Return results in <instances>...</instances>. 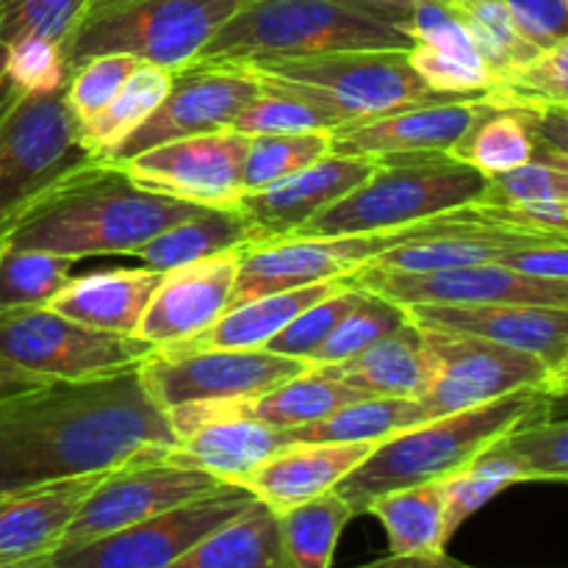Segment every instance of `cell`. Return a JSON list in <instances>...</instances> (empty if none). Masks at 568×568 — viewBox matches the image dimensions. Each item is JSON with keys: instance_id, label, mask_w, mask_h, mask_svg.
I'll return each instance as SVG.
<instances>
[{"instance_id": "60", "label": "cell", "mask_w": 568, "mask_h": 568, "mask_svg": "<svg viewBox=\"0 0 568 568\" xmlns=\"http://www.w3.org/2000/svg\"><path fill=\"white\" fill-rule=\"evenodd\" d=\"M6 53H9V50H6V44L0 42V81L6 78Z\"/></svg>"}, {"instance_id": "7", "label": "cell", "mask_w": 568, "mask_h": 568, "mask_svg": "<svg viewBox=\"0 0 568 568\" xmlns=\"http://www.w3.org/2000/svg\"><path fill=\"white\" fill-rule=\"evenodd\" d=\"M244 0H133L89 17L64 44L67 75L92 55L125 53L175 72L192 64Z\"/></svg>"}, {"instance_id": "24", "label": "cell", "mask_w": 568, "mask_h": 568, "mask_svg": "<svg viewBox=\"0 0 568 568\" xmlns=\"http://www.w3.org/2000/svg\"><path fill=\"white\" fill-rule=\"evenodd\" d=\"M98 480L100 475L75 477L0 494V564L53 558L72 516Z\"/></svg>"}, {"instance_id": "39", "label": "cell", "mask_w": 568, "mask_h": 568, "mask_svg": "<svg viewBox=\"0 0 568 568\" xmlns=\"http://www.w3.org/2000/svg\"><path fill=\"white\" fill-rule=\"evenodd\" d=\"M568 39L541 48L525 64L494 81L483 98L494 109H547L568 105Z\"/></svg>"}, {"instance_id": "40", "label": "cell", "mask_w": 568, "mask_h": 568, "mask_svg": "<svg viewBox=\"0 0 568 568\" xmlns=\"http://www.w3.org/2000/svg\"><path fill=\"white\" fill-rule=\"evenodd\" d=\"M447 3L469 28L477 53L491 75V87L497 78L525 64L530 55L541 50L519 31L514 14L503 0H447Z\"/></svg>"}, {"instance_id": "16", "label": "cell", "mask_w": 568, "mask_h": 568, "mask_svg": "<svg viewBox=\"0 0 568 568\" xmlns=\"http://www.w3.org/2000/svg\"><path fill=\"white\" fill-rule=\"evenodd\" d=\"M247 142L250 136L244 133L222 128V131L155 144L114 164H122V170L150 192L192 205L231 209L242 197Z\"/></svg>"}, {"instance_id": "46", "label": "cell", "mask_w": 568, "mask_h": 568, "mask_svg": "<svg viewBox=\"0 0 568 568\" xmlns=\"http://www.w3.org/2000/svg\"><path fill=\"white\" fill-rule=\"evenodd\" d=\"M358 297L361 288H355L347 277V286L333 292L331 297L320 300V303L308 305V308H305L303 314L294 316L275 338H270L264 349L308 364V361L314 358L316 349L322 347V342L331 336L333 327L338 325V320L358 303Z\"/></svg>"}, {"instance_id": "12", "label": "cell", "mask_w": 568, "mask_h": 568, "mask_svg": "<svg viewBox=\"0 0 568 568\" xmlns=\"http://www.w3.org/2000/svg\"><path fill=\"white\" fill-rule=\"evenodd\" d=\"M305 366V361L270 349L161 347L142 361L139 372L150 397L164 410H172L192 403L258 397Z\"/></svg>"}, {"instance_id": "53", "label": "cell", "mask_w": 568, "mask_h": 568, "mask_svg": "<svg viewBox=\"0 0 568 568\" xmlns=\"http://www.w3.org/2000/svg\"><path fill=\"white\" fill-rule=\"evenodd\" d=\"M519 31L536 48L568 39V0H503Z\"/></svg>"}, {"instance_id": "17", "label": "cell", "mask_w": 568, "mask_h": 568, "mask_svg": "<svg viewBox=\"0 0 568 568\" xmlns=\"http://www.w3.org/2000/svg\"><path fill=\"white\" fill-rule=\"evenodd\" d=\"M355 288L375 292L399 305H549L568 308V283L516 275L497 261L433 272H399L366 264L347 275Z\"/></svg>"}, {"instance_id": "45", "label": "cell", "mask_w": 568, "mask_h": 568, "mask_svg": "<svg viewBox=\"0 0 568 568\" xmlns=\"http://www.w3.org/2000/svg\"><path fill=\"white\" fill-rule=\"evenodd\" d=\"M139 64H144V61L125 53L92 55V59H87L83 64H78L75 70L67 75L64 87L67 109L75 116V122L89 120V116L98 114L103 105H109V100L125 87V81L139 70Z\"/></svg>"}, {"instance_id": "43", "label": "cell", "mask_w": 568, "mask_h": 568, "mask_svg": "<svg viewBox=\"0 0 568 568\" xmlns=\"http://www.w3.org/2000/svg\"><path fill=\"white\" fill-rule=\"evenodd\" d=\"M331 153V133L250 136L242 166V194L264 189Z\"/></svg>"}, {"instance_id": "48", "label": "cell", "mask_w": 568, "mask_h": 568, "mask_svg": "<svg viewBox=\"0 0 568 568\" xmlns=\"http://www.w3.org/2000/svg\"><path fill=\"white\" fill-rule=\"evenodd\" d=\"M541 200H568V166L555 161H527L486 178L480 205H521Z\"/></svg>"}, {"instance_id": "10", "label": "cell", "mask_w": 568, "mask_h": 568, "mask_svg": "<svg viewBox=\"0 0 568 568\" xmlns=\"http://www.w3.org/2000/svg\"><path fill=\"white\" fill-rule=\"evenodd\" d=\"M153 344L94 331L48 305L0 311V358L44 381H83L142 366Z\"/></svg>"}, {"instance_id": "3", "label": "cell", "mask_w": 568, "mask_h": 568, "mask_svg": "<svg viewBox=\"0 0 568 568\" xmlns=\"http://www.w3.org/2000/svg\"><path fill=\"white\" fill-rule=\"evenodd\" d=\"M555 399L558 397L541 388H525L477 408L422 422L375 444V449L338 483L336 494L349 505L353 516H364L383 494L447 480L516 425L549 414Z\"/></svg>"}, {"instance_id": "56", "label": "cell", "mask_w": 568, "mask_h": 568, "mask_svg": "<svg viewBox=\"0 0 568 568\" xmlns=\"http://www.w3.org/2000/svg\"><path fill=\"white\" fill-rule=\"evenodd\" d=\"M42 383H48V381L39 375H33V372H26V369H20V366H14V364H9V361L0 358V399H9V397H14V394L28 392V388L42 386Z\"/></svg>"}, {"instance_id": "54", "label": "cell", "mask_w": 568, "mask_h": 568, "mask_svg": "<svg viewBox=\"0 0 568 568\" xmlns=\"http://www.w3.org/2000/svg\"><path fill=\"white\" fill-rule=\"evenodd\" d=\"M358 568H466L447 552L442 555H388V558L372 560Z\"/></svg>"}, {"instance_id": "41", "label": "cell", "mask_w": 568, "mask_h": 568, "mask_svg": "<svg viewBox=\"0 0 568 568\" xmlns=\"http://www.w3.org/2000/svg\"><path fill=\"white\" fill-rule=\"evenodd\" d=\"M75 264L67 255L0 244V311L50 305L72 281Z\"/></svg>"}, {"instance_id": "25", "label": "cell", "mask_w": 568, "mask_h": 568, "mask_svg": "<svg viewBox=\"0 0 568 568\" xmlns=\"http://www.w3.org/2000/svg\"><path fill=\"white\" fill-rule=\"evenodd\" d=\"M164 272L136 266V270H109L72 277L53 297L48 308L94 331L136 336L139 322L150 297L159 288Z\"/></svg>"}, {"instance_id": "21", "label": "cell", "mask_w": 568, "mask_h": 568, "mask_svg": "<svg viewBox=\"0 0 568 568\" xmlns=\"http://www.w3.org/2000/svg\"><path fill=\"white\" fill-rule=\"evenodd\" d=\"M408 314L416 325L469 333L499 347L536 355L549 369L566 377L568 308L521 303L408 305Z\"/></svg>"}, {"instance_id": "28", "label": "cell", "mask_w": 568, "mask_h": 568, "mask_svg": "<svg viewBox=\"0 0 568 568\" xmlns=\"http://www.w3.org/2000/svg\"><path fill=\"white\" fill-rule=\"evenodd\" d=\"M347 286V277L338 281H322L311 283V286L286 288V292L275 294H261V297L242 300L233 303L209 331L200 336L189 338V342L170 344V347L183 349H211V347H225V349H264L270 338H275L288 322L297 314H303L308 305L320 303V300L331 297L333 292Z\"/></svg>"}, {"instance_id": "51", "label": "cell", "mask_w": 568, "mask_h": 568, "mask_svg": "<svg viewBox=\"0 0 568 568\" xmlns=\"http://www.w3.org/2000/svg\"><path fill=\"white\" fill-rule=\"evenodd\" d=\"M6 78L22 92H55L67 87L64 50L42 39H20L6 44Z\"/></svg>"}, {"instance_id": "50", "label": "cell", "mask_w": 568, "mask_h": 568, "mask_svg": "<svg viewBox=\"0 0 568 568\" xmlns=\"http://www.w3.org/2000/svg\"><path fill=\"white\" fill-rule=\"evenodd\" d=\"M408 61L416 75L436 94L471 98V94H486L491 89V75L486 67L471 64V61L449 55L444 50L427 48V44H414L408 50Z\"/></svg>"}, {"instance_id": "11", "label": "cell", "mask_w": 568, "mask_h": 568, "mask_svg": "<svg viewBox=\"0 0 568 568\" xmlns=\"http://www.w3.org/2000/svg\"><path fill=\"white\" fill-rule=\"evenodd\" d=\"M170 453L142 455L120 469L100 475L78 514L72 516L59 549L81 547L94 538L111 536L227 486L194 466L181 464Z\"/></svg>"}, {"instance_id": "55", "label": "cell", "mask_w": 568, "mask_h": 568, "mask_svg": "<svg viewBox=\"0 0 568 568\" xmlns=\"http://www.w3.org/2000/svg\"><path fill=\"white\" fill-rule=\"evenodd\" d=\"M353 3L361 6L364 11H369V14L381 17V20L392 22V26L403 28V31L408 33V22L410 14H414L416 0H353Z\"/></svg>"}, {"instance_id": "14", "label": "cell", "mask_w": 568, "mask_h": 568, "mask_svg": "<svg viewBox=\"0 0 568 568\" xmlns=\"http://www.w3.org/2000/svg\"><path fill=\"white\" fill-rule=\"evenodd\" d=\"M255 503L244 486H222L209 497L153 516L148 521L94 538L81 547L59 549L53 568H170L200 538L236 519Z\"/></svg>"}, {"instance_id": "37", "label": "cell", "mask_w": 568, "mask_h": 568, "mask_svg": "<svg viewBox=\"0 0 568 568\" xmlns=\"http://www.w3.org/2000/svg\"><path fill=\"white\" fill-rule=\"evenodd\" d=\"M172 72L153 64H139L125 87L109 100V105L89 120L78 122V136L87 144L92 159H105L125 136H131L170 92Z\"/></svg>"}, {"instance_id": "30", "label": "cell", "mask_w": 568, "mask_h": 568, "mask_svg": "<svg viewBox=\"0 0 568 568\" xmlns=\"http://www.w3.org/2000/svg\"><path fill=\"white\" fill-rule=\"evenodd\" d=\"M549 239L566 236H544V233L514 231V227L497 225V222H477V225L458 227V231L438 233V236L416 239V242L399 244L388 250L381 258L372 261L377 266L399 272H433V270H453V266L471 264H491L499 255L508 253L510 247L532 242H549Z\"/></svg>"}, {"instance_id": "44", "label": "cell", "mask_w": 568, "mask_h": 568, "mask_svg": "<svg viewBox=\"0 0 568 568\" xmlns=\"http://www.w3.org/2000/svg\"><path fill=\"white\" fill-rule=\"evenodd\" d=\"M89 3L92 0H3L0 42L14 44L20 39H42L64 50Z\"/></svg>"}, {"instance_id": "8", "label": "cell", "mask_w": 568, "mask_h": 568, "mask_svg": "<svg viewBox=\"0 0 568 568\" xmlns=\"http://www.w3.org/2000/svg\"><path fill=\"white\" fill-rule=\"evenodd\" d=\"M87 161L64 89L22 94L0 120V242L44 189Z\"/></svg>"}, {"instance_id": "15", "label": "cell", "mask_w": 568, "mask_h": 568, "mask_svg": "<svg viewBox=\"0 0 568 568\" xmlns=\"http://www.w3.org/2000/svg\"><path fill=\"white\" fill-rule=\"evenodd\" d=\"M264 78L247 64L192 61L172 72L170 92L159 109L103 161H125L172 139L231 128L233 120L264 92Z\"/></svg>"}, {"instance_id": "36", "label": "cell", "mask_w": 568, "mask_h": 568, "mask_svg": "<svg viewBox=\"0 0 568 568\" xmlns=\"http://www.w3.org/2000/svg\"><path fill=\"white\" fill-rule=\"evenodd\" d=\"M519 483H532L530 469L525 460L508 447V442L497 438L488 444L477 458H471L464 469L449 475L444 480V497H447V532L449 538L464 527L480 508H486L491 499L508 491Z\"/></svg>"}, {"instance_id": "62", "label": "cell", "mask_w": 568, "mask_h": 568, "mask_svg": "<svg viewBox=\"0 0 568 568\" xmlns=\"http://www.w3.org/2000/svg\"><path fill=\"white\" fill-rule=\"evenodd\" d=\"M466 568H469V566H466Z\"/></svg>"}, {"instance_id": "22", "label": "cell", "mask_w": 568, "mask_h": 568, "mask_svg": "<svg viewBox=\"0 0 568 568\" xmlns=\"http://www.w3.org/2000/svg\"><path fill=\"white\" fill-rule=\"evenodd\" d=\"M372 166H375V159L342 155L331 150L300 172H292L255 192H244L236 209L255 227L258 242L292 236L311 216L358 186L369 175Z\"/></svg>"}, {"instance_id": "35", "label": "cell", "mask_w": 568, "mask_h": 568, "mask_svg": "<svg viewBox=\"0 0 568 568\" xmlns=\"http://www.w3.org/2000/svg\"><path fill=\"white\" fill-rule=\"evenodd\" d=\"M455 161L475 166L483 175H497L527 161H541L536 136L519 109H494L483 98V111L469 131L449 148Z\"/></svg>"}, {"instance_id": "13", "label": "cell", "mask_w": 568, "mask_h": 568, "mask_svg": "<svg viewBox=\"0 0 568 568\" xmlns=\"http://www.w3.org/2000/svg\"><path fill=\"white\" fill-rule=\"evenodd\" d=\"M253 70H258L261 75L320 89L353 120L455 98L427 89V83L410 67L408 50H344V53L270 61V64H255Z\"/></svg>"}, {"instance_id": "18", "label": "cell", "mask_w": 568, "mask_h": 568, "mask_svg": "<svg viewBox=\"0 0 568 568\" xmlns=\"http://www.w3.org/2000/svg\"><path fill=\"white\" fill-rule=\"evenodd\" d=\"M166 416L178 436L172 458L233 486H242L266 458L288 444L283 430L227 414L211 403L181 405L166 410Z\"/></svg>"}, {"instance_id": "23", "label": "cell", "mask_w": 568, "mask_h": 568, "mask_svg": "<svg viewBox=\"0 0 568 568\" xmlns=\"http://www.w3.org/2000/svg\"><path fill=\"white\" fill-rule=\"evenodd\" d=\"M375 449V444L288 442L242 483L258 503L281 510L336 491L338 483Z\"/></svg>"}, {"instance_id": "33", "label": "cell", "mask_w": 568, "mask_h": 568, "mask_svg": "<svg viewBox=\"0 0 568 568\" xmlns=\"http://www.w3.org/2000/svg\"><path fill=\"white\" fill-rule=\"evenodd\" d=\"M388 536V555H442L447 552V497L444 480L397 488L366 508Z\"/></svg>"}, {"instance_id": "20", "label": "cell", "mask_w": 568, "mask_h": 568, "mask_svg": "<svg viewBox=\"0 0 568 568\" xmlns=\"http://www.w3.org/2000/svg\"><path fill=\"white\" fill-rule=\"evenodd\" d=\"M239 255L242 253H225L164 272L136 336L161 349L209 331L233 305Z\"/></svg>"}, {"instance_id": "34", "label": "cell", "mask_w": 568, "mask_h": 568, "mask_svg": "<svg viewBox=\"0 0 568 568\" xmlns=\"http://www.w3.org/2000/svg\"><path fill=\"white\" fill-rule=\"evenodd\" d=\"M427 422L419 399L364 397L333 410L331 416L288 430V442H333V444H381L397 433Z\"/></svg>"}, {"instance_id": "47", "label": "cell", "mask_w": 568, "mask_h": 568, "mask_svg": "<svg viewBox=\"0 0 568 568\" xmlns=\"http://www.w3.org/2000/svg\"><path fill=\"white\" fill-rule=\"evenodd\" d=\"M508 447L525 460L532 483H566L568 480V422L536 416L514 430L505 433Z\"/></svg>"}, {"instance_id": "5", "label": "cell", "mask_w": 568, "mask_h": 568, "mask_svg": "<svg viewBox=\"0 0 568 568\" xmlns=\"http://www.w3.org/2000/svg\"><path fill=\"white\" fill-rule=\"evenodd\" d=\"M483 189L486 175L447 153L383 155L358 186L311 216L292 236L394 231L477 203Z\"/></svg>"}, {"instance_id": "32", "label": "cell", "mask_w": 568, "mask_h": 568, "mask_svg": "<svg viewBox=\"0 0 568 568\" xmlns=\"http://www.w3.org/2000/svg\"><path fill=\"white\" fill-rule=\"evenodd\" d=\"M258 72V70H255ZM261 75V72H258ZM264 78V92L233 120V131L244 136H281V133H333L353 122L325 92L305 83Z\"/></svg>"}, {"instance_id": "42", "label": "cell", "mask_w": 568, "mask_h": 568, "mask_svg": "<svg viewBox=\"0 0 568 568\" xmlns=\"http://www.w3.org/2000/svg\"><path fill=\"white\" fill-rule=\"evenodd\" d=\"M408 320L410 314L405 305L361 288L358 303L338 320V325L333 327V333L322 342V347L316 349L308 364H342V361L355 358L372 344L399 331Z\"/></svg>"}, {"instance_id": "27", "label": "cell", "mask_w": 568, "mask_h": 568, "mask_svg": "<svg viewBox=\"0 0 568 568\" xmlns=\"http://www.w3.org/2000/svg\"><path fill=\"white\" fill-rule=\"evenodd\" d=\"M364 399V394L342 381L327 364H308L288 381L277 383L270 392L250 399H225V403H211L227 414L247 416V419L264 422L275 430H297V427L320 422L331 416L333 410L344 408L347 403Z\"/></svg>"}, {"instance_id": "9", "label": "cell", "mask_w": 568, "mask_h": 568, "mask_svg": "<svg viewBox=\"0 0 568 568\" xmlns=\"http://www.w3.org/2000/svg\"><path fill=\"white\" fill-rule=\"evenodd\" d=\"M419 327L436 366L430 388L419 399L427 419L477 408L525 388H541L552 397H564L566 377L549 369L536 355L499 347L469 333Z\"/></svg>"}, {"instance_id": "61", "label": "cell", "mask_w": 568, "mask_h": 568, "mask_svg": "<svg viewBox=\"0 0 568 568\" xmlns=\"http://www.w3.org/2000/svg\"><path fill=\"white\" fill-rule=\"evenodd\" d=\"M0 11H3V0H0Z\"/></svg>"}, {"instance_id": "19", "label": "cell", "mask_w": 568, "mask_h": 568, "mask_svg": "<svg viewBox=\"0 0 568 568\" xmlns=\"http://www.w3.org/2000/svg\"><path fill=\"white\" fill-rule=\"evenodd\" d=\"M483 94L471 98H444L433 103L405 105L377 116H361L331 133V150L342 155H383L403 153H449L455 142L480 116Z\"/></svg>"}, {"instance_id": "1", "label": "cell", "mask_w": 568, "mask_h": 568, "mask_svg": "<svg viewBox=\"0 0 568 568\" xmlns=\"http://www.w3.org/2000/svg\"><path fill=\"white\" fill-rule=\"evenodd\" d=\"M175 447L170 416L150 397L139 366L48 381L0 399V494L105 475Z\"/></svg>"}, {"instance_id": "4", "label": "cell", "mask_w": 568, "mask_h": 568, "mask_svg": "<svg viewBox=\"0 0 568 568\" xmlns=\"http://www.w3.org/2000/svg\"><path fill=\"white\" fill-rule=\"evenodd\" d=\"M403 28L353 0H244L194 61L270 64L344 50H410Z\"/></svg>"}, {"instance_id": "58", "label": "cell", "mask_w": 568, "mask_h": 568, "mask_svg": "<svg viewBox=\"0 0 568 568\" xmlns=\"http://www.w3.org/2000/svg\"><path fill=\"white\" fill-rule=\"evenodd\" d=\"M125 3H133V0H92V3H89V9H87V14H83V20H89V17L105 14V11H111V9H120V6H125ZM81 22H78V26H81Z\"/></svg>"}, {"instance_id": "6", "label": "cell", "mask_w": 568, "mask_h": 568, "mask_svg": "<svg viewBox=\"0 0 568 568\" xmlns=\"http://www.w3.org/2000/svg\"><path fill=\"white\" fill-rule=\"evenodd\" d=\"M497 222L486 205L471 203L449 214L430 216L414 225L394 231L347 233V236H283L270 242H255L239 255V277L233 288V303L261 297V294L286 292V288L311 286L322 281H338L353 275L361 266L372 264L399 244L416 242L425 236L458 231L477 222ZM499 225V222H497Z\"/></svg>"}, {"instance_id": "57", "label": "cell", "mask_w": 568, "mask_h": 568, "mask_svg": "<svg viewBox=\"0 0 568 568\" xmlns=\"http://www.w3.org/2000/svg\"><path fill=\"white\" fill-rule=\"evenodd\" d=\"M22 94L26 92H22L14 81H9V78H3V81H0V120L9 114V109L22 98Z\"/></svg>"}, {"instance_id": "29", "label": "cell", "mask_w": 568, "mask_h": 568, "mask_svg": "<svg viewBox=\"0 0 568 568\" xmlns=\"http://www.w3.org/2000/svg\"><path fill=\"white\" fill-rule=\"evenodd\" d=\"M255 242H258V233L244 220L236 205L231 209L200 205L192 216L175 222L159 236L144 242L142 247L133 250L131 258H136L139 266H148V270L170 272L178 266L194 264V261L242 253Z\"/></svg>"}, {"instance_id": "49", "label": "cell", "mask_w": 568, "mask_h": 568, "mask_svg": "<svg viewBox=\"0 0 568 568\" xmlns=\"http://www.w3.org/2000/svg\"><path fill=\"white\" fill-rule=\"evenodd\" d=\"M408 37L414 39V44H427V48L444 50V53L458 55L471 64L486 67L477 53L469 28L455 14L447 0H416L408 22Z\"/></svg>"}, {"instance_id": "52", "label": "cell", "mask_w": 568, "mask_h": 568, "mask_svg": "<svg viewBox=\"0 0 568 568\" xmlns=\"http://www.w3.org/2000/svg\"><path fill=\"white\" fill-rule=\"evenodd\" d=\"M499 266L516 272V275L536 277V281L568 283V250L566 239H549V242H532L510 247L497 258Z\"/></svg>"}, {"instance_id": "26", "label": "cell", "mask_w": 568, "mask_h": 568, "mask_svg": "<svg viewBox=\"0 0 568 568\" xmlns=\"http://www.w3.org/2000/svg\"><path fill=\"white\" fill-rule=\"evenodd\" d=\"M333 366L338 377L364 397L422 399L433 383V355L425 333L414 320L405 322L392 336L381 338L355 358Z\"/></svg>"}, {"instance_id": "38", "label": "cell", "mask_w": 568, "mask_h": 568, "mask_svg": "<svg viewBox=\"0 0 568 568\" xmlns=\"http://www.w3.org/2000/svg\"><path fill=\"white\" fill-rule=\"evenodd\" d=\"M349 519H355L353 510L336 491L281 510L277 525L292 568H331L338 536Z\"/></svg>"}, {"instance_id": "59", "label": "cell", "mask_w": 568, "mask_h": 568, "mask_svg": "<svg viewBox=\"0 0 568 568\" xmlns=\"http://www.w3.org/2000/svg\"><path fill=\"white\" fill-rule=\"evenodd\" d=\"M0 568H53V558H31V560H11V564H0Z\"/></svg>"}, {"instance_id": "2", "label": "cell", "mask_w": 568, "mask_h": 568, "mask_svg": "<svg viewBox=\"0 0 568 568\" xmlns=\"http://www.w3.org/2000/svg\"><path fill=\"white\" fill-rule=\"evenodd\" d=\"M200 205L139 186L122 164L92 159L44 189L0 244L67 258L131 255Z\"/></svg>"}, {"instance_id": "31", "label": "cell", "mask_w": 568, "mask_h": 568, "mask_svg": "<svg viewBox=\"0 0 568 568\" xmlns=\"http://www.w3.org/2000/svg\"><path fill=\"white\" fill-rule=\"evenodd\" d=\"M170 568H292L275 510L255 499L247 510L200 538Z\"/></svg>"}]
</instances>
